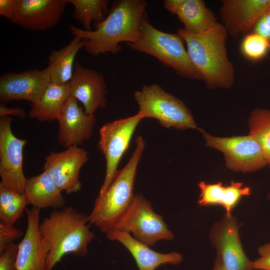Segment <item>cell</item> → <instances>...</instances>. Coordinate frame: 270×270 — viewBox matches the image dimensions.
Masks as SVG:
<instances>
[{
    "label": "cell",
    "mask_w": 270,
    "mask_h": 270,
    "mask_svg": "<svg viewBox=\"0 0 270 270\" xmlns=\"http://www.w3.org/2000/svg\"><path fill=\"white\" fill-rule=\"evenodd\" d=\"M146 2L144 0H120L114 2L105 19L86 31L70 26L71 34L84 40V49L90 55L116 54L120 43L135 42L140 34V26L146 16Z\"/></svg>",
    "instance_id": "1"
},
{
    "label": "cell",
    "mask_w": 270,
    "mask_h": 270,
    "mask_svg": "<svg viewBox=\"0 0 270 270\" xmlns=\"http://www.w3.org/2000/svg\"><path fill=\"white\" fill-rule=\"evenodd\" d=\"M178 34L186 44L191 62L208 88L232 86L235 72L226 48L228 34L222 23L218 22L200 34L190 33L183 28H179Z\"/></svg>",
    "instance_id": "2"
},
{
    "label": "cell",
    "mask_w": 270,
    "mask_h": 270,
    "mask_svg": "<svg viewBox=\"0 0 270 270\" xmlns=\"http://www.w3.org/2000/svg\"><path fill=\"white\" fill-rule=\"evenodd\" d=\"M88 224V216L72 206L54 210L40 224V232L48 252L46 270H52L66 254L84 256L95 238Z\"/></svg>",
    "instance_id": "3"
},
{
    "label": "cell",
    "mask_w": 270,
    "mask_h": 270,
    "mask_svg": "<svg viewBox=\"0 0 270 270\" xmlns=\"http://www.w3.org/2000/svg\"><path fill=\"white\" fill-rule=\"evenodd\" d=\"M136 147L126 166L118 170L112 182L102 194H98L88 221L106 234L116 229L132 204L134 184L137 168L145 142L141 136L136 139Z\"/></svg>",
    "instance_id": "4"
},
{
    "label": "cell",
    "mask_w": 270,
    "mask_h": 270,
    "mask_svg": "<svg viewBox=\"0 0 270 270\" xmlns=\"http://www.w3.org/2000/svg\"><path fill=\"white\" fill-rule=\"evenodd\" d=\"M134 50L149 54L184 78L201 80L178 34L162 32L153 26L146 16L142 21L140 34L134 43L127 44Z\"/></svg>",
    "instance_id": "5"
},
{
    "label": "cell",
    "mask_w": 270,
    "mask_h": 270,
    "mask_svg": "<svg viewBox=\"0 0 270 270\" xmlns=\"http://www.w3.org/2000/svg\"><path fill=\"white\" fill-rule=\"evenodd\" d=\"M134 96L138 106L137 114L143 118H156L162 126L167 128H197L190 110L159 85L144 86L136 91Z\"/></svg>",
    "instance_id": "6"
},
{
    "label": "cell",
    "mask_w": 270,
    "mask_h": 270,
    "mask_svg": "<svg viewBox=\"0 0 270 270\" xmlns=\"http://www.w3.org/2000/svg\"><path fill=\"white\" fill-rule=\"evenodd\" d=\"M114 230L132 232L134 238L148 246L174 238L163 216L156 213L151 204L140 194L135 195L132 204Z\"/></svg>",
    "instance_id": "7"
},
{
    "label": "cell",
    "mask_w": 270,
    "mask_h": 270,
    "mask_svg": "<svg viewBox=\"0 0 270 270\" xmlns=\"http://www.w3.org/2000/svg\"><path fill=\"white\" fill-rule=\"evenodd\" d=\"M144 118L137 114L104 125L100 130L98 148L106 162V174L99 194L110 185L118 172V165L129 147L135 130Z\"/></svg>",
    "instance_id": "8"
},
{
    "label": "cell",
    "mask_w": 270,
    "mask_h": 270,
    "mask_svg": "<svg viewBox=\"0 0 270 270\" xmlns=\"http://www.w3.org/2000/svg\"><path fill=\"white\" fill-rule=\"evenodd\" d=\"M206 146L223 153L226 167L235 172H252L267 164L258 142L250 134L220 138L202 131Z\"/></svg>",
    "instance_id": "9"
},
{
    "label": "cell",
    "mask_w": 270,
    "mask_h": 270,
    "mask_svg": "<svg viewBox=\"0 0 270 270\" xmlns=\"http://www.w3.org/2000/svg\"><path fill=\"white\" fill-rule=\"evenodd\" d=\"M12 121L8 116L0 117V184L24 194L27 178L23 171V150L26 140L14 136Z\"/></svg>",
    "instance_id": "10"
},
{
    "label": "cell",
    "mask_w": 270,
    "mask_h": 270,
    "mask_svg": "<svg viewBox=\"0 0 270 270\" xmlns=\"http://www.w3.org/2000/svg\"><path fill=\"white\" fill-rule=\"evenodd\" d=\"M209 236L224 270H254V262L242 248L236 217L225 214L212 226Z\"/></svg>",
    "instance_id": "11"
},
{
    "label": "cell",
    "mask_w": 270,
    "mask_h": 270,
    "mask_svg": "<svg viewBox=\"0 0 270 270\" xmlns=\"http://www.w3.org/2000/svg\"><path fill=\"white\" fill-rule=\"evenodd\" d=\"M87 152L72 146L60 152H52L44 158L42 169L51 177L58 188L67 194L80 191V168L88 160Z\"/></svg>",
    "instance_id": "12"
},
{
    "label": "cell",
    "mask_w": 270,
    "mask_h": 270,
    "mask_svg": "<svg viewBox=\"0 0 270 270\" xmlns=\"http://www.w3.org/2000/svg\"><path fill=\"white\" fill-rule=\"evenodd\" d=\"M50 83L44 69L4 74L0 78V102L4 104L10 100H24L34 104Z\"/></svg>",
    "instance_id": "13"
},
{
    "label": "cell",
    "mask_w": 270,
    "mask_h": 270,
    "mask_svg": "<svg viewBox=\"0 0 270 270\" xmlns=\"http://www.w3.org/2000/svg\"><path fill=\"white\" fill-rule=\"evenodd\" d=\"M78 102L70 96L57 119L59 124L57 140L66 148L78 146L90 140L96 123L94 115L87 114Z\"/></svg>",
    "instance_id": "14"
},
{
    "label": "cell",
    "mask_w": 270,
    "mask_h": 270,
    "mask_svg": "<svg viewBox=\"0 0 270 270\" xmlns=\"http://www.w3.org/2000/svg\"><path fill=\"white\" fill-rule=\"evenodd\" d=\"M270 7V0H224L220 14L229 35L238 37L252 32L262 14Z\"/></svg>",
    "instance_id": "15"
},
{
    "label": "cell",
    "mask_w": 270,
    "mask_h": 270,
    "mask_svg": "<svg viewBox=\"0 0 270 270\" xmlns=\"http://www.w3.org/2000/svg\"><path fill=\"white\" fill-rule=\"evenodd\" d=\"M68 83L70 96L82 104L87 114H94L98 109L106 106V86L102 74L98 72L76 62Z\"/></svg>",
    "instance_id": "16"
},
{
    "label": "cell",
    "mask_w": 270,
    "mask_h": 270,
    "mask_svg": "<svg viewBox=\"0 0 270 270\" xmlns=\"http://www.w3.org/2000/svg\"><path fill=\"white\" fill-rule=\"evenodd\" d=\"M40 210L34 207L25 210L27 227L18 244L16 270H46L48 250L40 232Z\"/></svg>",
    "instance_id": "17"
},
{
    "label": "cell",
    "mask_w": 270,
    "mask_h": 270,
    "mask_svg": "<svg viewBox=\"0 0 270 270\" xmlns=\"http://www.w3.org/2000/svg\"><path fill=\"white\" fill-rule=\"evenodd\" d=\"M67 0H20L14 24L32 31L55 26L61 18Z\"/></svg>",
    "instance_id": "18"
},
{
    "label": "cell",
    "mask_w": 270,
    "mask_h": 270,
    "mask_svg": "<svg viewBox=\"0 0 270 270\" xmlns=\"http://www.w3.org/2000/svg\"><path fill=\"white\" fill-rule=\"evenodd\" d=\"M165 8L176 14L186 31L192 34L205 32L218 21L211 10L202 0H165Z\"/></svg>",
    "instance_id": "19"
},
{
    "label": "cell",
    "mask_w": 270,
    "mask_h": 270,
    "mask_svg": "<svg viewBox=\"0 0 270 270\" xmlns=\"http://www.w3.org/2000/svg\"><path fill=\"white\" fill-rule=\"evenodd\" d=\"M106 234L110 240L118 241L126 247L134 258L139 270H155L162 264H177L183 260L182 256L177 252L162 254L153 250L126 232L114 230Z\"/></svg>",
    "instance_id": "20"
},
{
    "label": "cell",
    "mask_w": 270,
    "mask_h": 270,
    "mask_svg": "<svg viewBox=\"0 0 270 270\" xmlns=\"http://www.w3.org/2000/svg\"><path fill=\"white\" fill-rule=\"evenodd\" d=\"M200 194L198 204L202 206L218 205L224 208L228 216L244 196L250 194V189L242 182H231L224 186L220 182L208 184L200 182L198 184Z\"/></svg>",
    "instance_id": "21"
},
{
    "label": "cell",
    "mask_w": 270,
    "mask_h": 270,
    "mask_svg": "<svg viewBox=\"0 0 270 270\" xmlns=\"http://www.w3.org/2000/svg\"><path fill=\"white\" fill-rule=\"evenodd\" d=\"M51 177L46 172L26 179L24 194L29 204L40 210L63 207L66 200Z\"/></svg>",
    "instance_id": "22"
},
{
    "label": "cell",
    "mask_w": 270,
    "mask_h": 270,
    "mask_svg": "<svg viewBox=\"0 0 270 270\" xmlns=\"http://www.w3.org/2000/svg\"><path fill=\"white\" fill-rule=\"evenodd\" d=\"M84 40L74 36L63 48L51 51L48 66L44 69L50 82L64 84L70 82L73 75L76 56L79 50L84 48Z\"/></svg>",
    "instance_id": "23"
},
{
    "label": "cell",
    "mask_w": 270,
    "mask_h": 270,
    "mask_svg": "<svg viewBox=\"0 0 270 270\" xmlns=\"http://www.w3.org/2000/svg\"><path fill=\"white\" fill-rule=\"evenodd\" d=\"M70 96L69 83L57 84L50 82L39 100L32 104L30 118L41 122L57 120Z\"/></svg>",
    "instance_id": "24"
},
{
    "label": "cell",
    "mask_w": 270,
    "mask_h": 270,
    "mask_svg": "<svg viewBox=\"0 0 270 270\" xmlns=\"http://www.w3.org/2000/svg\"><path fill=\"white\" fill-rule=\"evenodd\" d=\"M74 10L72 16L79 21L86 31L92 30V23L96 24L104 20L108 15V0H67Z\"/></svg>",
    "instance_id": "25"
},
{
    "label": "cell",
    "mask_w": 270,
    "mask_h": 270,
    "mask_svg": "<svg viewBox=\"0 0 270 270\" xmlns=\"http://www.w3.org/2000/svg\"><path fill=\"white\" fill-rule=\"evenodd\" d=\"M28 204V202L24 194L0 184V220L14 224L22 216Z\"/></svg>",
    "instance_id": "26"
},
{
    "label": "cell",
    "mask_w": 270,
    "mask_h": 270,
    "mask_svg": "<svg viewBox=\"0 0 270 270\" xmlns=\"http://www.w3.org/2000/svg\"><path fill=\"white\" fill-rule=\"evenodd\" d=\"M250 134L260 144L270 167V109H256L248 118Z\"/></svg>",
    "instance_id": "27"
},
{
    "label": "cell",
    "mask_w": 270,
    "mask_h": 270,
    "mask_svg": "<svg viewBox=\"0 0 270 270\" xmlns=\"http://www.w3.org/2000/svg\"><path fill=\"white\" fill-rule=\"evenodd\" d=\"M244 57L252 62L264 58L270 50V44L262 36L253 32L244 36L240 47Z\"/></svg>",
    "instance_id": "28"
},
{
    "label": "cell",
    "mask_w": 270,
    "mask_h": 270,
    "mask_svg": "<svg viewBox=\"0 0 270 270\" xmlns=\"http://www.w3.org/2000/svg\"><path fill=\"white\" fill-rule=\"evenodd\" d=\"M22 230L0 220V254L13 242L22 236Z\"/></svg>",
    "instance_id": "29"
},
{
    "label": "cell",
    "mask_w": 270,
    "mask_h": 270,
    "mask_svg": "<svg viewBox=\"0 0 270 270\" xmlns=\"http://www.w3.org/2000/svg\"><path fill=\"white\" fill-rule=\"evenodd\" d=\"M18 245L12 243L0 254V270H16Z\"/></svg>",
    "instance_id": "30"
},
{
    "label": "cell",
    "mask_w": 270,
    "mask_h": 270,
    "mask_svg": "<svg viewBox=\"0 0 270 270\" xmlns=\"http://www.w3.org/2000/svg\"><path fill=\"white\" fill-rule=\"evenodd\" d=\"M20 0H0V14L14 24Z\"/></svg>",
    "instance_id": "31"
},
{
    "label": "cell",
    "mask_w": 270,
    "mask_h": 270,
    "mask_svg": "<svg viewBox=\"0 0 270 270\" xmlns=\"http://www.w3.org/2000/svg\"><path fill=\"white\" fill-rule=\"evenodd\" d=\"M252 32L262 36L270 44V7L258 20Z\"/></svg>",
    "instance_id": "32"
},
{
    "label": "cell",
    "mask_w": 270,
    "mask_h": 270,
    "mask_svg": "<svg viewBox=\"0 0 270 270\" xmlns=\"http://www.w3.org/2000/svg\"><path fill=\"white\" fill-rule=\"evenodd\" d=\"M258 252L260 258L254 261V270H270V243L260 246Z\"/></svg>",
    "instance_id": "33"
},
{
    "label": "cell",
    "mask_w": 270,
    "mask_h": 270,
    "mask_svg": "<svg viewBox=\"0 0 270 270\" xmlns=\"http://www.w3.org/2000/svg\"><path fill=\"white\" fill-rule=\"evenodd\" d=\"M14 116L22 118H24L26 114L24 110L20 108H8L4 104L0 106V117Z\"/></svg>",
    "instance_id": "34"
},
{
    "label": "cell",
    "mask_w": 270,
    "mask_h": 270,
    "mask_svg": "<svg viewBox=\"0 0 270 270\" xmlns=\"http://www.w3.org/2000/svg\"><path fill=\"white\" fill-rule=\"evenodd\" d=\"M212 270H224L218 258H216Z\"/></svg>",
    "instance_id": "35"
},
{
    "label": "cell",
    "mask_w": 270,
    "mask_h": 270,
    "mask_svg": "<svg viewBox=\"0 0 270 270\" xmlns=\"http://www.w3.org/2000/svg\"><path fill=\"white\" fill-rule=\"evenodd\" d=\"M268 199L269 200H270V192H269V193L268 194Z\"/></svg>",
    "instance_id": "36"
}]
</instances>
